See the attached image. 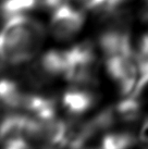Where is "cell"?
I'll list each match as a JSON object with an SVG mask.
<instances>
[{
    "label": "cell",
    "mask_w": 148,
    "mask_h": 149,
    "mask_svg": "<svg viewBox=\"0 0 148 149\" xmlns=\"http://www.w3.org/2000/svg\"><path fill=\"white\" fill-rule=\"evenodd\" d=\"M105 70L121 97L132 93L140 77V68L134 51L105 56Z\"/></svg>",
    "instance_id": "3"
},
{
    "label": "cell",
    "mask_w": 148,
    "mask_h": 149,
    "mask_svg": "<svg viewBox=\"0 0 148 149\" xmlns=\"http://www.w3.org/2000/svg\"><path fill=\"white\" fill-rule=\"evenodd\" d=\"M99 146L107 149L128 148L140 143L138 136H135L128 130H114L108 131L99 139Z\"/></svg>",
    "instance_id": "8"
},
{
    "label": "cell",
    "mask_w": 148,
    "mask_h": 149,
    "mask_svg": "<svg viewBox=\"0 0 148 149\" xmlns=\"http://www.w3.org/2000/svg\"><path fill=\"white\" fill-rule=\"evenodd\" d=\"M100 97L95 91V87H72L62 96V104L66 111L74 116H80L91 111L98 104Z\"/></svg>",
    "instance_id": "6"
},
{
    "label": "cell",
    "mask_w": 148,
    "mask_h": 149,
    "mask_svg": "<svg viewBox=\"0 0 148 149\" xmlns=\"http://www.w3.org/2000/svg\"><path fill=\"white\" fill-rule=\"evenodd\" d=\"M136 0H108L106 7L99 13L107 12L111 10H119V9H131L130 6Z\"/></svg>",
    "instance_id": "11"
},
{
    "label": "cell",
    "mask_w": 148,
    "mask_h": 149,
    "mask_svg": "<svg viewBox=\"0 0 148 149\" xmlns=\"http://www.w3.org/2000/svg\"><path fill=\"white\" fill-rule=\"evenodd\" d=\"M45 39V29L40 22L23 13L6 19L0 32V58L19 65L27 62L40 49Z\"/></svg>",
    "instance_id": "1"
},
{
    "label": "cell",
    "mask_w": 148,
    "mask_h": 149,
    "mask_svg": "<svg viewBox=\"0 0 148 149\" xmlns=\"http://www.w3.org/2000/svg\"><path fill=\"white\" fill-rule=\"evenodd\" d=\"M29 116L24 113H10L0 122V145L6 148H26L29 143L24 133Z\"/></svg>",
    "instance_id": "5"
},
{
    "label": "cell",
    "mask_w": 148,
    "mask_h": 149,
    "mask_svg": "<svg viewBox=\"0 0 148 149\" xmlns=\"http://www.w3.org/2000/svg\"><path fill=\"white\" fill-rule=\"evenodd\" d=\"M68 68L63 77L76 86L96 87L98 84L99 63L94 46L81 42L66 49Z\"/></svg>",
    "instance_id": "2"
},
{
    "label": "cell",
    "mask_w": 148,
    "mask_h": 149,
    "mask_svg": "<svg viewBox=\"0 0 148 149\" xmlns=\"http://www.w3.org/2000/svg\"><path fill=\"white\" fill-rule=\"evenodd\" d=\"M83 9H77L69 2L61 4L52 11L50 32L58 42H68L82 31L85 23Z\"/></svg>",
    "instance_id": "4"
},
{
    "label": "cell",
    "mask_w": 148,
    "mask_h": 149,
    "mask_svg": "<svg viewBox=\"0 0 148 149\" xmlns=\"http://www.w3.org/2000/svg\"><path fill=\"white\" fill-rule=\"evenodd\" d=\"M38 68L46 76H63L68 68L66 50L47 51L43 54Z\"/></svg>",
    "instance_id": "7"
},
{
    "label": "cell",
    "mask_w": 148,
    "mask_h": 149,
    "mask_svg": "<svg viewBox=\"0 0 148 149\" xmlns=\"http://www.w3.org/2000/svg\"><path fill=\"white\" fill-rule=\"evenodd\" d=\"M36 7H38V0H2L0 2V15L8 19Z\"/></svg>",
    "instance_id": "10"
},
{
    "label": "cell",
    "mask_w": 148,
    "mask_h": 149,
    "mask_svg": "<svg viewBox=\"0 0 148 149\" xmlns=\"http://www.w3.org/2000/svg\"><path fill=\"white\" fill-rule=\"evenodd\" d=\"M128 97L140 112L143 120L148 118V70L140 72L134 89Z\"/></svg>",
    "instance_id": "9"
},
{
    "label": "cell",
    "mask_w": 148,
    "mask_h": 149,
    "mask_svg": "<svg viewBox=\"0 0 148 149\" xmlns=\"http://www.w3.org/2000/svg\"><path fill=\"white\" fill-rule=\"evenodd\" d=\"M140 17L144 23H148V0H142L140 9Z\"/></svg>",
    "instance_id": "12"
}]
</instances>
